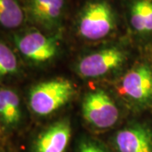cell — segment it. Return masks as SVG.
<instances>
[{
  "label": "cell",
  "mask_w": 152,
  "mask_h": 152,
  "mask_svg": "<svg viewBox=\"0 0 152 152\" xmlns=\"http://www.w3.org/2000/svg\"><path fill=\"white\" fill-rule=\"evenodd\" d=\"M115 143L118 152H152L151 134L140 126L120 130Z\"/></svg>",
  "instance_id": "9"
},
{
  "label": "cell",
  "mask_w": 152,
  "mask_h": 152,
  "mask_svg": "<svg viewBox=\"0 0 152 152\" xmlns=\"http://www.w3.org/2000/svg\"><path fill=\"white\" fill-rule=\"evenodd\" d=\"M71 128L68 121H59L44 130L36 140L34 152H65Z\"/></svg>",
  "instance_id": "8"
},
{
  "label": "cell",
  "mask_w": 152,
  "mask_h": 152,
  "mask_svg": "<svg viewBox=\"0 0 152 152\" xmlns=\"http://www.w3.org/2000/svg\"><path fill=\"white\" fill-rule=\"evenodd\" d=\"M19 71L16 55L4 42H0V78L14 75Z\"/></svg>",
  "instance_id": "13"
},
{
  "label": "cell",
  "mask_w": 152,
  "mask_h": 152,
  "mask_svg": "<svg viewBox=\"0 0 152 152\" xmlns=\"http://www.w3.org/2000/svg\"><path fill=\"white\" fill-rule=\"evenodd\" d=\"M17 48L26 58L34 63L52 59L58 52L57 39L38 31H28L15 37Z\"/></svg>",
  "instance_id": "4"
},
{
  "label": "cell",
  "mask_w": 152,
  "mask_h": 152,
  "mask_svg": "<svg viewBox=\"0 0 152 152\" xmlns=\"http://www.w3.org/2000/svg\"><path fill=\"white\" fill-rule=\"evenodd\" d=\"M2 121H1V119H0V134H2V132H3V128H2Z\"/></svg>",
  "instance_id": "15"
},
{
  "label": "cell",
  "mask_w": 152,
  "mask_h": 152,
  "mask_svg": "<svg viewBox=\"0 0 152 152\" xmlns=\"http://www.w3.org/2000/svg\"><path fill=\"white\" fill-rule=\"evenodd\" d=\"M20 100L15 91L0 88V119L8 127H14L21 119Z\"/></svg>",
  "instance_id": "10"
},
{
  "label": "cell",
  "mask_w": 152,
  "mask_h": 152,
  "mask_svg": "<svg viewBox=\"0 0 152 152\" xmlns=\"http://www.w3.org/2000/svg\"><path fill=\"white\" fill-rule=\"evenodd\" d=\"M82 111L84 118L101 129L113 127L119 118L118 107L103 91L89 93L84 99Z\"/></svg>",
  "instance_id": "3"
},
{
  "label": "cell",
  "mask_w": 152,
  "mask_h": 152,
  "mask_svg": "<svg viewBox=\"0 0 152 152\" xmlns=\"http://www.w3.org/2000/svg\"><path fill=\"white\" fill-rule=\"evenodd\" d=\"M74 93V86L68 80L58 79L41 82L30 91V107L38 116H48L64 106Z\"/></svg>",
  "instance_id": "1"
},
{
  "label": "cell",
  "mask_w": 152,
  "mask_h": 152,
  "mask_svg": "<svg viewBox=\"0 0 152 152\" xmlns=\"http://www.w3.org/2000/svg\"><path fill=\"white\" fill-rule=\"evenodd\" d=\"M65 7V0H28L26 12L31 21L45 28L59 23Z\"/></svg>",
  "instance_id": "7"
},
{
  "label": "cell",
  "mask_w": 152,
  "mask_h": 152,
  "mask_svg": "<svg viewBox=\"0 0 152 152\" xmlns=\"http://www.w3.org/2000/svg\"><path fill=\"white\" fill-rule=\"evenodd\" d=\"M120 92L138 102H146L152 100V69L141 64L132 69L123 78Z\"/></svg>",
  "instance_id": "6"
},
{
  "label": "cell",
  "mask_w": 152,
  "mask_h": 152,
  "mask_svg": "<svg viewBox=\"0 0 152 152\" xmlns=\"http://www.w3.org/2000/svg\"><path fill=\"white\" fill-rule=\"evenodd\" d=\"M115 26L114 15L107 2L96 1L88 4L78 20L80 35L90 41H97L107 37Z\"/></svg>",
  "instance_id": "2"
},
{
  "label": "cell",
  "mask_w": 152,
  "mask_h": 152,
  "mask_svg": "<svg viewBox=\"0 0 152 152\" xmlns=\"http://www.w3.org/2000/svg\"><path fill=\"white\" fill-rule=\"evenodd\" d=\"M129 20L137 32H152V0H135L131 5Z\"/></svg>",
  "instance_id": "11"
},
{
  "label": "cell",
  "mask_w": 152,
  "mask_h": 152,
  "mask_svg": "<svg viewBox=\"0 0 152 152\" xmlns=\"http://www.w3.org/2000/svg\"><path fill=\"white\" fill-rule=\"evenodd\" d=\"M80 152H104L99 147L92 144H84L80 148Z\"/></svg>",
  "instance_id": "14"
},
{
  "label": "cell",
  "mask_w": 152,
  "mask_h": 152,
  "mask_svg": "<svg viewBox=\"0 0 152 152\" xmlns=\"http://www.w3.org/2000/svg\"><path fill=\"white\" fill-rule=\"evenodd\" d=\"M26 12L17 0H0V26L16 29L24 23Z\"/></svg>",
  "instance_id": "12"
},
{
  "label": "cell",
  "mask_w": 152,
  "mask_h": 152,
  "mask_svg": "<svg viewBox=\"0 0 152 152\" xmlns=\"http://www.w3.org/2000/svg\"><path fill=\"white\" fill-rule=\"evenodd\" d=\"M124 60V53L120 49H103L83 58L78 64V71L83 77L96 78L118 68Z\"/></svg>",
  "instance_id": "5"
}]
</instances>
